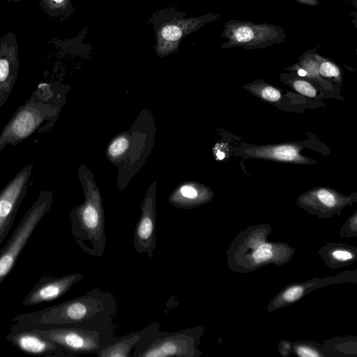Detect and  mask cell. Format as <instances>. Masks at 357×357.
<instances>
[{
    "label": "cell",
    "mask_w": 357,
    "mask_h": 357,
    "mask_svg": "<svg viewBox=\"0 0 357 357\" xmlns=\"http://www.w3.org/2000/svg\"><path fill=\"white\" fill-rule=\"evenodd\" d=\"M116 302L114 296L99 288L85 295L31 312L15 316L13 328L46 329L78 327L112 333Z\"/></svg>",
    "instance_id": "obj_1"
},
{
    "label": "cell",
    "mask_w": 357,
    "mask_h": 357,
    "mask_svg": "<svg viewBox=\"0 0 357 357\" xmlns=\"http://www.w3.org/2000/svg\"><path fill=\"white\" fill-rule=\"evenodd\" d=\"M61 94L54 83L38 84L29 98L19 106L0 134V152L17 145L33 133L47 132L59 114Z\"/></svg>",
    "instance_id": "obj_2"
},
{
    "label": "cell",
    "mask_w": 357,
    "mask_h": 357,
    "mask_svg": "<svg viewBox=\"0 0 357 357\" xmlns=\"http://www.w3.org/2000/svg\"><path fill=\"white\" fill-rule=\"evenodd\" d=\"M157 323L140 331L142 337L132 356L137 357H192L197 356L195 329H185L174 333L158 331Z\"/></svg>",
    "instance_id": "obj_3"
},
{
    "label": "cell",
    "mask_w": 357,
    "mask_h": 357,
    "mask_svg": "<svg viewBox=\"0 0 357 357\" xmlns=\"http://www.w3.org/2000/svg\"><path fill=\"white\" fill-rule=\"evenodd\" d=\"M53 193L43 190L30 206L5 245L0 249V284L13 270L17 260L40 220L51 208Z\"/></svg>",
    "instance_id": "obj_4"
},
{
    "label": "cell",
    "mask_w": 357,
    "mask_h": 357,
    "mask_svg": "<svg viewBox=\"0 0 357 357\" xmlns=\"http://www.w3.org/2000/svg\"><path fill=\"white\" fill-rule=\"evenodd\" d=\"M71 234L84 252L101 257L106 246L104 215L98 202H87L70 215Z\"/></svg>",
    "instance_id": "obj_5"
},
{
    "label": "cell",
    "mask_w": 357,
    "mask_h": 357,
    "mask_svg": "<svg viewBox=\"0 0 357 357\" xmlns=\"http://www.w3.org/2000/svg\"><path fill=\"white\" fill-rule=\"evenodd\" d=\"M221 36L227 40L222 48L243 47L247 50L266 48L286 41L284 29L267 23L230 20L224 26Z\"/></svg>",
    "instance_id": "obj_6"
},
{
    "label": "cell",
    "mask_w": 357,
    "mask_h": 357,
    "mask_svg": "<svg viewBox=\"0 0 357 357\" xmlns=\"http://www.w3.org/2000/svg\"><path fill=\"white\" fill-rule=\"evenodd\" d=\"M61 347L70 356L96 354L117 338L113 333L78 327L32 329Z\"/></svg>",
    "instance_id": "obj_7"
},
{
    "label": "cell",
    "mask_w": 357,
    "mask_h": 357,
    "mask_svg": "<svg viewBox=\"0 0 357 357\" xmlns=\"http://www.w3.org/2000/svg\"><path fill=\"white\" fill-rule=\"evenodd\" d=\"M33 167V164L24 166L0 190V247L27 193Z\"/></svg>",
    "instance_id": "obj_8"
},
{
    "label": "cell",
    "mask_w": 357,
    "mask_h": 357,
    "mask_svg": "<svg viewBox=\"0 0 357 357\" xmlns=\"http://www.w3.org/2000/svg\"><path fill=\"white\" fill-rule=\"evenodd\" d=\"M82 273H71L62 277L43 275L22 301L25 307L36 305L55 300L82 279Z\"/></svg>",
    "instance_id": "obj_9"
},
{
    "label": "cell",
    "mask_w": 357,
    "mask_h": 357,
    "mask_svg": "<svg viewBox=\"0 0 357 357\" xmlns=\"http://www.w3.org/2000/svg\"><path fill=\"white\" fill-rule=\"evenodd\" d=\"M6 339L22 352L38 356H70L61 347L32 329L10 326Z\"/></svg>",
    "instance_id": "obj_10"
},
{
    "label": "cell",
    "mask_w": 357,
    "mask_h": 357,
    "mask_svg": "<svg viewBox=\"0 0 357 357\" xmlns=\"http://www.w3.org/2000/svg\"><path fill=\"white\" fill-rule=\"evenodd\" d=\"M133 245L137 252L146 253L150 258L153 257L156 245L155 213L149 203L144 207L141 218L135 226Z\"/></svg>",
    "instance_id": "obj_11"
},
{
    "label": "cell",
    "mask_w": 357,
    "mask_h": 357,
    "mask_svg": "<svg viewBox=\"0 0 357 357\" xmlns=\"http://www.w3.org/2000/svg\"><path fill=\"white\" fill-rule=\"evenodd\" d=\"M17 50L12 47L0 50V107L10 97L17 81L18 71Z\"/></svg>",
    "instance_id": "obj_12"
},
{
    "label": "cell",
    "mask_w": 357,
    "mask_h": 357,
    "mask_svg": "<svg viewBox=\"0 0 357 357\" xmlns=\"http://www.w3.org/2000/svg\"><path fill=\"white\" fill-rule=\"evenodd\" d=\"M142 337L140 331L132 333L100 350L96 356L98 357H128L132 349L137 346Z\"/></svg>",
    "instance_id": "obj_13"
},
{
    "label": "cell",
    "mask_w": 357,
    "mask_h": 357,
    "mask_svg": "<svg viewBox=\"0 0 357 357\" xmlns=\"http://www.w3.org/2000/svg\"><path fill=\"white\" fill-rule=\"evenodd\" d=\"M264 149L262 152L258 151V155L268 158L278 159L285 161H293L300 160V156L297 149L291 146H279L275 147H268Z\"/></svg>",
    "instance_id": "obj_14"
},
{
    "label": "cell",
    "mask_w": 357,
    "mask_h": 357,
    "mask_svg": "<svg viewBox=\"0 0 357 357\" xmlns=\"http://www.w3.org/2000/svg\"><path fill=\"white\" fill-rule=\"evenodd\" d=\"M275 248L273 244L263 243L259 245L257 249H253L250 255L252 262L255 264H262L271 261L275 256Z\"/></svg>",
    "instance_id": "obj_15"
},
{
    "label": "cell",
    "mask_w": 357,
    "mask_h": 357,
    "mask_svg": "<svg viewBox=\"0 0 357 357\" xmlns=\"http://www.w3.org/2000/svg\"><path fill=\"white\" fill-rule=\"evenodd\" d=\"M314 57L317 62L319 73L325 77H338L340 75V70L338 66L319 54L314 52Z\"/></svg>",
    "instance_id": "obj_16"
},
{
    "label": "cell",
    "mask_w": 357,
    "mask_h": 357,
    "mask_svg": "<svg viewBox=\"0 0 357 357\" xmlns=\"http://www.w3.org/2000/svg\"><path fill=\"white\" fill-rule=\"evenodd\" d=\"M303 293V287L301 285H294L287 289L282 294V299L286 303H292L301 297Z\"/></svg>",
    "instance_id": "obj_17"
},
{
    "label": "cell",
    "mask_w": 357,
    "mask_h": 357,
    "mask_svg": "<svg viewBox=\"0 0 357 357\" xmlns=\"http://www.w3.org/2000/svg\"><path fill=\"white\" fill-rule=\"evenodd\" d=\"M317 196L320 203L326 207L333 208L337 204L335 196L327 190H319L317 193Z\"/></svg>",
    "instance_id": "obj_18"
},
{
    "label": "cell",
    "mask_w": 357,
    "mask_h": 357,
    "mask_svg": "<svg viewBox=\"0 0 357 357\" xmlns=\"http://www.w3.org/2000/svg\"><path fill=\"white\" fill-rule=\"evenodd\" d=\"M294 89L300 93L307 97H314L316 95L314 88L307 82L302 79L294 81Z\"/></svg>",
    "instance_id": "obj_19"
},
{
    "label": "cell",
    "mask_w": 357,
    "mask_h": 357,
    "mask_svg": "<svg viewBox=\"0 0 357 357\" xmlns=\"http://www.w3.org/2000/svg\"><path fill=\"white\" fill-rule=\"evenodd\" d=\"M331 257L336 262L344 263L351 261L354 258V255L349 250L341 248L333 250Z\"/></svg>",
    "instance_id": "obj_20"
},
{
    "label": "cell",
    "mask_w": 357,
    "mask_h": 357,
    "mask_svg": "<svg viewBox=\"0 0 357 357\" xmlns=\"http://www.w3.org/2000/svg\"><path fill=\"white\" fill-rule=\"evenodd\" d=\"M128 146V141L124 137L116 139L110 145L109 153L112 156H117L123 153Z\"/></svg>",
    "instance_id": "obj_21"
},
{
    "label": "cell",
    "mask_w": 357,
    "mask_h": 357,
    "mask_svg": "<svg viewBox=\"0 0 357 357\" xmlns=\"http://www.w3.org/2000/svg\"><path fill=\"white\" fill-rule=\"evenodd\" d=\"M181 34L180 29L175 26H167L162 30V37L167 40H177L181 38Z\"/></svg>",
    "instance_id": "obj_22"
},
{
    "label": "cell",
    "mask_w": 357,
    "mask_h": 357,
    "mask_svg": "<svg viewBox=\"0 0 357 357\" xmlns=\"http://www.w3.org/2000/svg\"><path fill=\"white\" fill-rule=\"evenodd\" d=\"M295 352L297 355L303 357H314L321 356L316 349L309 345H298L294 347Z\"/></svg>",
    "instance_id": "obj_23"
},
{
    "label": "cell",
    "mask_w": 357,
    "mask_h": 357,
    "mask_svg": "<svg viewBox=\"0 0 357 357\" xmlns=\"http://www.w3.org/2000/svg\"><path fill=\"white\" fill-rule=\"evenodd\" d=\"M261 94L264 99L268 101L275 102L280 98L279 91L270 86H265L261 91Z\"/></svg>",
    "instance_id": "obj_24"
},
{
    "label": "cell",
    "mask_w": 357,
    "mask_h": 357,
    "mask_svg": "<svg viewBox=\"0 0 357 357\" xmlns=\"http://www.w3.org/2000/svg\"><path fill=\"white\" fill-rule=\"evenodd\" d=\"M181 194L185 198L194 199L197 197V191L196 189L190 185H184L181 188Z\"/></svg>",
    "instance_id": "obj_25"
},
{
    "label": "cell",
    "mask_w": 357,
    "mask_h": 357,
    "mask_svg": "<svg viewBox=\"0 0 357 357\" xmlns=\"http://www.w3.org/2000/svg\"><path fill=\"white\" fill-rule=\"evenodd\" d=\"M298 3L306 6H317L319 5V0H294Z\"/></svg>",
    "instance_id": "obj_26"
},
{
    "label": "cell",
    "mask_w": 357,
    "mask_h": 357,
    "mask_svg": "<svg viewBox=\"0 0 357 357\" xmlns=\"http://www.w3.org/2000/svg\"><path fill=\"white\" fill-rule=\"evenodd\" d=\"M298 75L301 77H305L307 73L303 68H301L298 70Z\"/></svg>",
    "instance_id": "obj_27"
},
{
    "label": "cell",
    "mask_w": 357,
    "mask_h": 357,
    "mask_svg": "<svg viewBox=\"0 0 357 357\" xmlns=\"http://www.w3.org/2000/svg\"><path fill=\"white\" fill-rule=\"evenodd\" d=\"M216 155H217L218 158L220 160H222L225 158V153L221 151H218L216 153Z\"/></svg>",
    "instance_id": "obj_28"
},
{
    "label": "cell",
    "mask_w": 357,
    "mask_h": 357,
    "mask_svg": "<svg viewBox=\"0 0 357 357\" xmlns=\"http://www.w3.org/2000/svg\"><path fill=\"white\" fill-rule=\"evenodd\" d=\"M55 2L56 3H61L62 2L63 0H54Z\"/></svg>",
    "instance_id": "obj_29"
}]
</instances>
